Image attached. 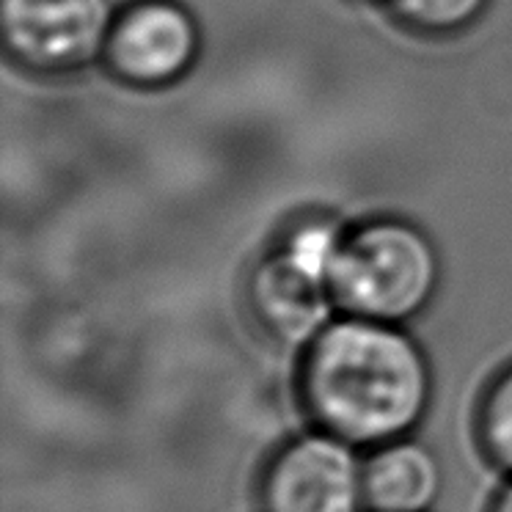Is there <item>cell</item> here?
Masks as SVG:
<instances>
[{
    "label": "cell",
    "instance_id": "6da1fadb",
    "mask_svg": "<svg viewBox=\"0 0 512 512\" xmlns=\"http://www.w3.org/2000/svg\"><path fill=\"white\" fill-rule=\"evenodd\" d=\"M298 397L317 430L378 449L422 424L433 367L402 325L339 314L301 350Z\"/></svg>",
    "mask_w": 512,
    "mask_h": 512
},
{
    "label": "cell",
    "instance_id": "7a4b0ae2",
    "mask_svg": "<svg viewBox=\"0 0 512 512\" xmlns=\"http://www.w3.org/2000/svg\"><path fill=\"white\" fill-rule=\"evenodd\" d=\"M347 223L309 210L281 223L243 281V306L270 345L303 350L334 320L331 268Z\"/></svg>",
    "mask_w": 512,
    "mask_h": 512
},
{
    "label": "cell",
    "instance_id": "8992f818",
    "mask_svg": "<svg viewBox=\"0 0 512 512\" xmlns=\"http://www.w3.org/2000/svg\"><path fill=\"white\" fill-rule=\"evenodd\" d=\"M364 466L353 446L328 433L276 446L259 474L262 512H361Z\"/></svg>",
    "mask_w": 512,
    "mask_h": 512
},
{
    "label": "cell",
    "instance_id": "30bf717a",
    "mask_svg": "<svg viewBox=\"0 0 512 512\" xmlns=\"http://www.w3.org/2000/svg\"><path fill=\"white\" fill-rule=\"evenodd\" d=\"M488 512H512V482L499 490V496L493 499Z\"/></svg>",
    "mask_w": 512,
    "mask_h": 512
},
{
    "label": "cell",
    "instance_id": "9c48e42d",
    "mask_svg": "<svg viewBox=\"0 0 512 512\" xmlns=\"http://www.w3.org/2000/svg\"><path fill=\"white\" fill-rule=\"evenodd\" d=\"M474 435L485 460L512 474V364L501 367L479 394Z\"/></svg>",
    "mask_w": 512,
    "mask_h": 512
},
{
    "label": "cell",
    "instance_id": "ba28073f",
    "mask_svg": "<svg viewBox=\"0 0 512 512\" xmlns=\"http://www.w3.org/2000/svg\"><path fill=\"white\" fill-rule=\"evenodd\" d=\"M400 31L419 39H452L485 17L490 0H375Z\"/></svg>",
    "mask_w": 512,
    "mask_h": 512
},
{
    "label": "cell",
    "instance_id": "277c9868",
    "mask_svg": "<svg viewBox=\"0 0 512 512\" xmlns=\"http://www.w3.org/2000/svg\"><path fill=\"white\" fill-rule=\"evenodd\" d=\"M113 0H0V42L34 78H72L102 64L116 20Z\"/></svg>",
    "mask_w": 512,
    "mask_h": 512
},
{
    "label": "cell",
    "instance_id": "8fae6325",
    "mask_svg": "<svg viewBox=\"0 0 512 512\" xmlns=\"http://www.w3.org/2000/svg\"><path fill=\"white\" fill-rule=\"evenodd\" d=\"M372 3H375V0H372Z\"/></svg>",
    "mask_w": 512,
    "mask_h": 512
},
{
    "label": "cell",
    "instance_id": "3957f363",
    "mask_svg": "<svg viewBox=\"0 0 512 512\" xmlns=\"http://www.w3.org/2000/svg\"><path fill=\"white\" fill-rule=\"evenodd\" d=\"M444 279V259L419 223L375 215L347 223L331 268L336 312L405 325L422 317Z\"/></svg>",
    "mask_w": 512,
    "mask_h": 512
},
{
    "label": "cell",
    "instance_id": "5b68a950",
    "mask_svg": "<svg viewBox=\"0 0 512 512\" xmlns=\"http://www.w3.org/2000/svg\"><path fill=\"white\" fill-rule=\"evenodd\" d=\"M201 47V25L185 3L130 0L113 20L102 67L127 89L166 91L196 69Z\"/></svg>",
    "mask_w": 512,
    "mask_h": 512
},
{
    "label": "cell",
    "instance_id": "52a82bcc",
    "mask_svg": "<svg viewBox=\"0 0 512 512\" xmlns=\"http://www.w3.org/2000/svg\"><path fill=\"white\" fill-rule=\"evenodd\" d=\"M364 507L369 512H427L441 496V463L419 441L378 446L364 463Z\"/></svg>",
    "mask_w": 512,
    "mask_h": 512
}]
</instances>
